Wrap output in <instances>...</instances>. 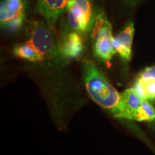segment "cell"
Segmentation results:
<instances>
[{
	"mask_svg": "<svg viewBox=\"0 0 155 155\" xmlns=\"http://www.w3.org/2000/svg\"><path fill=\"white\" fill-rule=\"evenodd\" d=\"M134 91L142 100L155 99V81L137 78L133 87Z\"/></svg>",
	"mask_w": 155,
	"mask_h": 155,
	"instance_id": "10",
	"label": "cell"
},
{
	"mask_svg": "<svg viewBox=\"0 0 155 155\" xmlns=\"http://www.w3.org/2000/svg\"><path fill=\"white\" fill-rule=\"evenodd\" d=\"M84 45L80 33L73 31L67 34L61 45V52L65 57L75 58L83 53Z\"/></svg>",
	"mask_w": 155,
	"mask_h": 155,
	"instance_id": "9",
	"label": "cell"
},
{
	"mask_svg": "<svg viewBox=\"0 0 155 155\" xmlns=\"http://www.w3.org/2000/svg\"><path fill=\"white\" fill-rule=\"evenodd\" d=\"M137 78L143 79H152L155 81V65L147 67L142 71Z\"/></svg>",
	"mask_w": 155,
	"mask_h": 155,
	"instance_id": "13",
	"label": "cell"
},
{
	"mask_svg": "<svg viewBox=\"0 0 155 155\" xmlns=\"http://www.w3.org/2000/svg\"><path fill=\"white\" fill-rule=\"evenodd\" d=\"M68 1H70V0H68Z\"/></svg>",
	"mask_w": 155,
	"mask_h": 155,
	"instance_id": "15",
	"label": "cell"
},
{
	"mask_svg": "<svg viewBox=\"0 0 155 155\" xmlns=\"http://www.w3.org/2000/svg\"><path fill=\"white\" fill-rule=\"evenodd\" d=\"M134 34V25L132 22H129L120 33L114 38V48L122 59L129 61L131 57L133 37Z\"/></svg>",
	"mask_w": 155,
	"mask_h": 155,
	"instance_id": "7",
	"label": "cell"
},
{
	"mask_svg": "<svg viewBox=\"0 0 155 155\" xmlns=\"http://www.w3.org/2000/svg\"><path fill=\"white\" fill-rule=\"evenodd\" d=\"M155 119V108L148 101H143L135 116V121H153Z\"/></svg>",
	"mask_w": 155,
	"mask_h": 155,
	"instance_id": "12",
	"label": "cell"
},
{
	"mask_svg": "<svg viewBox=\"0 0 155 155\" xmlns=\"http://www.w3.org/2000/svg\"><path fill=\"white\" fill-rule=\"evenodd\" d=\"M69 24L80 34L91 32L95 21L92 0H70L67 5Z\"/></svg>",
	"mask_w": 155,
	"mask_h": 155,
	"instance_id": "3",
	"label": "cell"
},
{
	"mask_svg": "<svg viewBox=\"0 0 155 155\" xmlns=\"http://www.w3.org/2000/svg\"><path fill=\"white\" fill-rule=\"evenodd\" d=\"M121 94V104L117 118L134 120L144 100L141 99L133 88L127 89Z\"/></svg>",
	"mask_w": 155,
	"mask_h": 155,
	"instance_id": "8",
	"label": "cell"
},
{
	"mask_svg": "<svg viewBox=\"0 0 155 155\" xmlns=\"http://www.w3.org/2000/svg\"><path fill=\"white\" fill-rule=\"evenodd\" d=\"M14 54L17 57L32 62H40L44 60L41 54L27 42L17 45L14 48Z\"/></svg>",
	"mask_w": 155,
	"mask_h": 155,
	"instance_id": "11",
	"label": "cell"
},
{
	"mask_svg": "<svg viewBox=\"0 0 155 155\" xmlns=\"http://www.w3.org/2000/svg\"><path fill=\"white\" fill-rule=\"evenodd\" d=\"M68 0H38L39 12L45 18L48 26L53 29L58 18L67 9Z\"/></svg>",
	"mask_w": 155,
	"mask_h": 155,
	"instance_id": "6",
	"label": "cell"
},
{
	"mask_svg": "<svg viewBox=\"0 0 155 155\" xmlns=\"http://www.w3.org/2000/svg\"><path fill=\"white\" fill-rule=\"evenodd\" d=\"M27 43L30 45L42 55H53L56 52L54 39L48 28L42 23H35L31 28Z\"/></svg>",
	"mask_w": 155,
	"mask_h": 155,
	"instance_id": "5",
	"label": "cell"
},
{
	"mask_svg": "<svg viewBox=\"0 0 155 155\" xmlns=\"http://www.w3.org/2000/svg\"><path fill=\"white\" fill-rule=\"evenodd\" d=\"M25 0H2L0 5L1 28L16 32L22 28L25 19Z\"/></svg>",
	"mask_w": 155,
	"mask_h": 155,
	"instance_id": "4",
	"label": "cell"
},
{
	"mask_svg": "<svg viewBox=\"0 0 155 155\" xmlns=\"http://www.w3.org/2000/svg\"><path fill=\"white\" fill-rule=\"evenodd\" d=\"M125 1H126V2L128 4V5H134L138 2L139 0H125Z\"/></svg>",
	"mask_w": 155,
	"mask_h": 155,
	"instance_id": "14",
	"label": "cell"
},
{
	"mask_svg": "<svg viewBox=\"0 0 155 155\" xmlns=\"http://www.w3.org/2000/svg\"><path fill=\"white\" fill-rule=\"evenodd\" d=\"M93 51L95 57L104 62H109L116 54L114 48L112 25L104 12L96 16L91 31Z\"/></svg>",
	"mask_w": 155,
	"mask_h": 155,
	"instance_id": "2",
	"label": "cell"
},
{
	"mask_svg": "<svg viewBox=\"0 0 155 155\" xmlns=\"http://www.w3.org/2000/svg\"><path fill=\"white\" fill-rule=\"evenodd\" d=\"M83 73L85 86L92 99L117 118L121 104V93L114 88L91 61L83 63Z\"/></svg>",
	"mask_w": 155,
	"mask_h": 155,
	"instance_id": "1",
	"label": "cell"
}]
</instances>
